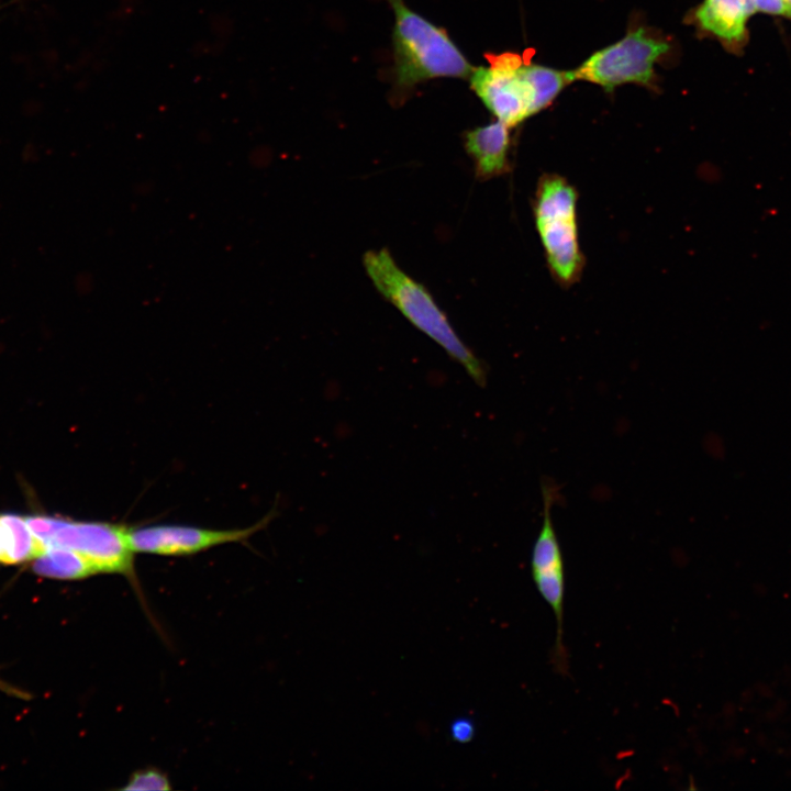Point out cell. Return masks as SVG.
I'll use <instances>...</instances> for the list:
<instances>
[{
	"label": "cell",
	"instance_id": "cell-5",
	"mask_svg": "<svg viewBox=\"0 0 791 791\" xmlns=\"http://www.w3.org/2000/svg\"><path fill=\"white\" fill-rule=\"evenodd\" d=\"M668 51V43L638 27L595 52L570 73L573 80H586L606 91L623 83L649 85L655 64Z\"/></svg>",
	"mask_w": 791,
	"mask_h": 791
},
{
	"label": "cell",
	"instance_id": "cell-18",
	"mask_svg": "<svg viewBox=\"0 0 791 791\" xmlns=\"http://www.w3.org/2000/svg\"><path fill=\"white\" fill-rule=\"evenodd\" d=\"M0 689H1V690H7V686L3 684V683L1 682V680H0Z\"/></svg>",
	"mask_w": 791,
	"mask_h": 791
},
{
	"label": "cell",
	"instance_id": "cell-12",
	"mask_svg": "<svg viewBox=\"0 0 791 791\" xmlns=\"http://www.w3.org/2000/svg\"><path fill=\"white\" fill-rule=\"evenodd\" d=\"M32 570L57 580H79L100 573L91 560L65 547H46L32 560Z\"/></svg>",
	"mask_w": 791,
	"mask_h": 791
},
{
	"label": "cell",
	"instance_id": "cell-2",
	"mask_svg": "<svg viewBox=\"0 0 791 791\" xmlns=\"http://www.w3.org/2000/svg\"><path fill=\"white\" fill-rule=\"evenodd\" d=\"M394 13L392 32L396 89L405 92L434 78L468 79L474 67L445 29L410 9L404 0H387Z\"/></svg>",
	"mask_w": 791,
	"mask_h": 791
},
{
	"label": "cell",
	"instance_id": "cell-9",
	"mask_svg": "<svg viewBox=\"0 0 791 791\" xmlns=\"http://www.w3.org/2000/svg\"><path fill=\"white\" fill-rule=\"evenodd\" d=\"M510 129L497 120L465 133V149L474 160L478 179L489 180L510 172Z\"/></svg>",
	"mask_w": 791,
	"mask_h": 791
},
{
	"label": "cell",
	"instance_id": "cell-10",
	"mask_svg": "<svg viewBox=\"0 0 791 791\" xmlns=\"http://www.w3.org/2000/svg\"><path fill=\"white\" fill-rule=\"evenodd\" d=\"M755 11L753 0H704L695 20L720 40L737 43L745 37L747 20Z\"/></svg>",
	"mask_w": 791,
	"mask_h": 791
},
{
	"label": "cell",
	"instance_id": "cell-15",
	"mask_svg": "<svg viewBox=\"0 0 791 791\" xmlns=\"http://www.w3.org/2000/svg\"><path fill=\"white\" fill-rule=\"evenodd\" d=\"M450 736L458 743H468L475 736V724L469 718H458L450 725Z\"/></svg>",
	"mask_w": 791,
	"mask_h": 791
},
{
	"label": "cell",
	"instance_id": "cell-6",
	"mask_svg": "<svg viewBox=\"0 0 791 791\" xmlns=\"http://www.w3.org/2000/svg\"><path fill=\"white\" fill-rule=\"evenodd\" d=\"M557 491L542 484L543 522L531 556V573L537 591L550 606L556 620V638L552 651L554 670L568 673V653L564 644L565 569L560 544L552 521L550 509Z\"/></svg>",
	"mask_w": 791,
	"mask_h": 791
},
{
	"label": "cell",
	"instance_id": "cell-13",
	"mask_svg": "<svg viewBox=\"0 0 791 791\" xmlns=\"http://www.w3.org/2000/svg\"><path fill=\"white\" fill-rule=\"evenodd\" d=\"M521 74L530 90L532 115L548 107L573 81L570 70L560 71L542 65L523 63Z\"/></svg>",
	"mask_w": 791,
	"mask_h": 791
},
{
	"label": "cell",
	"instance_id": "cell-16",
	"mask_svg": "<svg viewBox=\"0 0 791 791\" xmlns=\"http://www.w3.org/2000/svg\"><path fill=\"white\" fill-rule=\"evenodd\" d=\"M753 3L756 11L790 16L789 9L784 0H753Z\"/></svg>",
	"mask_w": 791,
	"mask_h": 791
},
{
	"label": "cell",
	"instance_id": "cell-17",
	"mask_svg": "<svg viewBox=\"0 0 791 791\" xmlns=\"http://www.w3.org/2000/svg\"><path fill=\"white\" fill-rule=\"evenodd\" d=\"M784 1H786L787 5H788L789 13H790V16H791V0H784Z\"/></svg>",
	"mask_w": 791,
	"mask_h": 791
},
{
	"label": "cell",
	"instance_id": "cell-14",
	"mask_svg": "<svg viewBox=\"0 0 791 791\" xmlns=\"http://www.w3.org/2000/svg\"><path fill=\"white\" fill-rule=\"evenodd\" d=\"M171 786L167 776L156 769H145L132 773L127 783L122 790L145 791V790H170Z\"/></svg>",
	"mask_w": 791,
	"mask_h": 791
},
{
	"label": "cell",
	"instance_id": "cell-1",
	"mask_svg": "<svg viewBox=\"0 0 791 791\" xmlns=\"http://www.w3.org/2000/svg\"><path fill=\"white\" fill-rule=\"evenodd\" d=\"M363 264L379 293L483 387L487 381L484 364L465 346L428 290L406 275L387 248L366 252Z\"/></svg>",
	"mask_w": 791,
	"mask_h": 791
},
{
	"label": "cell",
	"instance_id": "cell-7",
	"mask_svg": "<svg viewBox=\"0 0 791 791\" xmlns=\"http://www.w3.org/2000/svg\"><path fill=\"white\" fill-rule=\"evenodd\" d=\"M489 65L474 67L470 88L497 120L514 127L532 116L528 87L521 74L520 55H490Z\"/></svg>",
	"mask_w": 791,
	"mask_h": 791
},
{
	"label": "cell",
	"instance_id": "cell-11",
	"mask_svg": "<svg viewBox=\"0 0 791 791\" xmlns=\"http://www.w3.org/2000/svg\"><path fill=\"white\" fill-rule=\"evenodd\" d=\"M45 548L31 531L25 516L0 514V564L19 565L32 561Z\"/></svg>",
	"mask_w": 791,
	"mask_h": 791
},
{
	"label": "cell",
	"instance_id": "cell-8",
	"mask_svg": "<svg viewBox=\"0 0 791 791\" xmlns=\"http://www.w3.org/2000/svg\"><path fill=\"white\" fill-rule=\"evenodd\" d=\"M270 516L238 530H211L177 524L127 527L126 535L134 553L159 556H187L232 542H242L265 527Z\"/></svg>",
	"mask_w": 791,
	"mask_h": 791
},
{
	"label": "cell",
	"instance_id": "cell-4",
	"mask_svg": "<svg viewBox=\"0 0 791 791\" xmlns=\"http://www.w3.org/2000/svg\"><path fill=\"white\" fill-rule=\"evenodd\" d=\"M25 520L45 547L73 549L91 560L100 573L122 575L138 589L135 553L129 545L125 525L38 514L26 515Z\"/></svg>",
	"mask_w": 791,
	"mask_h": 791
},
{
	"label": "cell",
	"instance_id": "cell-3",
	"mask_svg": "<svg viewBox=\"0 0 791 791\" xmlns=\"http://www.w3.org/2000/svg\"><path fill=\"white\" fill-rule=\"evenodd\" d=\"M579 193L562 176L546 172L532 202L535 227L554 280L562 288L577 283L586 266L578 230Z\"/></svg>",
	"mask_w": 791,
	"mask_h": 791
}]
</instances>
